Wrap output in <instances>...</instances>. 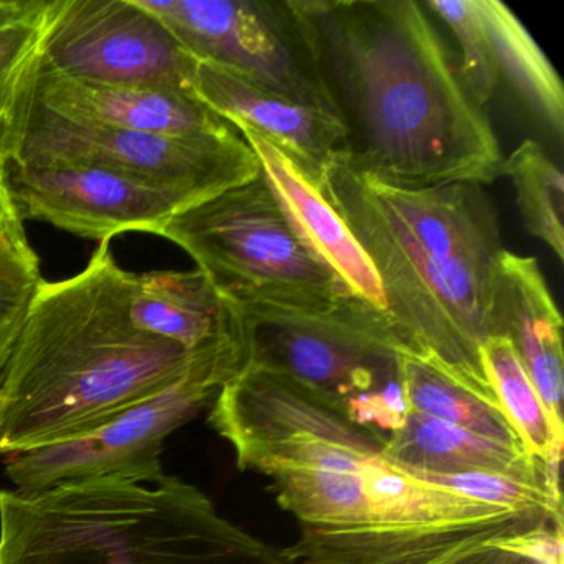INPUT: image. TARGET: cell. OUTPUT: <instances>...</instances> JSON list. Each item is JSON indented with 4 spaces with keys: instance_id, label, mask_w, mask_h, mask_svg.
Returning <instances> with one entry per match:
<instances>
[{
    "instance_id": "1",
    "label": "cell",
    "mask_w": 564,
    "mask_h": 564,
    "mask_svg": "<svg viewBox=\"0 0 564 564\" xmlns=\"http://www.w3.org/2000/svg\"><path fill=\"white\" fill-rule=\"evenodd\" d=\"M346 130V160L395 187L487 186L503 154L414 0H295Z\"/></svg>"
},
{
    "instance_id": "2",
    "label": "cell",
    "mask_w": 564,
    "mask_h": 564,
    "mask_svg": "<svg viewBox=\"0 0 564 564\" xmlns=\"http://www.w3.org/2000/svg\"><path fill=\"white\" fill-rule=\"evenodd\" d=\"M318 186L371 260L401 351L497 402L480 356L507 250L490 194L478 184L389 186L346 156L329 161Z\"/></svg>"
},
{
    "instance_id": "3",
    "label": "cell",
    "mask_w": 564,
    "mask_h": 564,
    "mask_svg": "<svg viewBox=\"0 0 564 564\" xmlns=\"http://www.w3.org/2000/svg\"><path fill=\"white\" fill-rule=\"evenodd\" d=\"M137 273L110 240L87 267L47 282L0 378V455L68 441L184 375L194 351L134 325Z\"/></svg>"
},
{
    "instance_id": "4",
    "label": "cell",
    "mask_w": 564,
    "mask_h": 564,
    "mask_svg": "<svg viewBox=\"0 0 564 564\" xmlns=\"http://www.w3.org/2000/svg\"><path fill=\"white\" fill-rule=\"evenodd\" d=\"M0 564H295L217 511L196 485L68 481L0 490Z\"/></svg>"
},
{
    "instance_id": "5",
    "label": "cell",
    "mask_w": 564,
    "mask_h": 564,
    "mask_svg": "<svg viewBox=\"0 0 564 564\" xmlns=\"http://www.w3.org/2000/svg\"><path fill=\"white\" fill-rule=\"evenodd\" d=\"M227 308L240 366L293 379L361 427L392 434L404 424L402 351L384 310L355 295L322 312Z\"/></svg>"
},
{
    "instance_id": "6",
    "label": "cell",
    "mask_w": 564,
    "mask_h": 564,
    "mask_svg": "<svg viewBox=\"0 0 564 564\" xmlns=\"http://www.w3.org/2000/svg\"><path fill=\"white\" fill-rule=\"evenodd\" d=\"M161 237L181 247L237 308L322 312L352 295L303 246L262 171L184 209Z\"/></svg>"
},
{
    "instance_id": "7",
    "label": "cell",
    "mask_w": 564,
    "mask_h": 564,
    "mask_svg": "<svg viewBox=\"0 0 564 564\" xmlns=\"http://www.w3.org/2000/svg\"><path fill=\"white\" fill-rule=\"evenodd\" d=\"M18 84L4 105L9 164L98 167L177 191L196 204L260 176L259 160L239 131L193 140L121 130L47 110Z\"/></svg>"
},
{
    "instance_id": "8",
    "label": "cell",
    "mask_w": 564,
    "mask_h": 564,
    "mask_svg": "<svg viewBox=\"0 0 564 564\" xmlns=\"http://www.w3.org/2000/svg\"><path fill=\"white\" fill-rule=\"evenodd\" d=\"M240 365L229 322L223 336L194 349L189 366L173 384L77 437L8 455L6 477L22 491L95 478L154 480L164 474L166 438L213 404Z\"/></svg>"
},
{
    "instance_id": "9",
    "label": "cell",
    "mask_w": 564,
    "mask_h": 564,
    "mask_svg": "<svg viewBox=\"0 0 564 564\" xmlns=\"http://www.w3.org/2000/svg\"><path fill=\"white\" fill-rule=\"evenodd\" d=\"M196 61L336 113L295 0H140ZM338 115V113H336Z\"/></svg>"
},
{
    "instance_id": "10",
    "label": "cell",
    "mask_w": 564,
    "mask_h": 564,
    "mask_svg": "<svg viewBox=\"0 0 564 564\" xmlns=\"http://www.w3.org/2000/svg\"><path fill=\"white\" fill-rule=\"evenodd\" d=\"M37 61L87 84L196 95V58L140 0H51Z\"/></svg>"
},
{
    "instance_id": "11",
    "label": "cell",
    "mask_w": 564,
    "mask_h": 564,
    "mask_svg": "<svg viewBox=\"0 0 564 564\" xmlns=\"http://www.w3.org/2000/svg\"><path fill=\"white\" fill-rule=\"evenodd\" d=\"M9 187L22 220H42L88 240L127 232L163 234L196 206L186 194L80 164H9Z\"/></svg>"
},
{
    "instance_id": "12",
    "label": "cell",
    "mask_w": 564,
    "mask_h": 564,
    "mask_svg": "<svg viewBox=\"0 0 564 564\" xmlns=\"http://www.w3.org/2000/svg\"><path fill=\"white\" fill-rule=\"evenodd\" d=\"M209 424L232 445L242 470L259 471L282 445L302 435L368 454H381L388 441L375 429L356 425L293 379L253 366H240L220 388L210 404Z\"/></svg>"
},
{
    "instance_id": "13",
    "label": "cell",
    "mask_w": 564,
    "mask_h": 564,
    "mask_svg": "<svg viewBox=\"0 0 564 564\" xmlns=\"http://www.w3.org/2000/svg\"><path fill=\"white\" fill-rule=\"evenodd\" d=\"M431 9L457 39L462 84L484 108L500 78L563 140L564 91L560 77L520 19L498 0H429Z\"/></svg>"
},
{
    "instance_id": "14",
    "label": "cell",
    "mask_w": 564,
    "mask_h": 564,
    "mask_svg": "<svg viewBox=\"0 0 564 564\" xmlns=\"http://www.w3.org/2000/svg\"><path fill=\"white\" fill-rule=\"evenodd\" d=\"M19 90L47 110L77 120L170 138H224L237 133L197 95L156 88L108 87L57 74L34 58Z\"/></svg>"
},
{
    "instance_id": "15",
    "label": "cell",
    "mask_w": 564,
    "mask_h": 564,
    "mask_svg": "<svg viewBox=\"0 0 564 564\" xmlns=\"http://www.w3.org/2000/svg\"><path fill=\"white\" fill-rule=\"evenodd\" d=\"M194 88L227 123L265 138L316 184L329 161L348 154L345 127L333 111L299 104L214 62L197 61Z\"/></svg>"
},
{
    "instance_id": "16",
    "label": "cell",
    "mask_w": 564,
    "mask_h": 564,
    "mask_svg": "<svg viewBox=\"0 0 564 564\" xmlns=\"http://www.w3.org/2000/svg\"><path fill=\"white\" fill-rule=\"evenodd\" d=\"M236 130L256 153L262 176L303 246L325 263L352 295L386 312L384 293L371 260L323 196L318 184L256 131L246 127Z\"/></svg>"
},
{
    "instance_id": "17",
    "label": "cell",
    "mask_w": 564,
    "mask_h": 564,
    "mask_svg": "<svg viewBox=\"0 0 564 564\" xmlns=\"http://www.w3.org/2000/svg\"><path fill=\"white\" fill-rule=\"evenodd\" d=\"M491 336L510 339L547 411L564 427L563 319L534 257L501 253Z\"/></svg>"
},
{
    "instance_id": "18",
    "label": "cell",
    "mask_w": 564,
    "mask_h": 564,
    "mask_svg": "<svg viewBox=\"0 0 564 564\" xmlns=\"http://www.w3.org/2000/svg\"><path fill=\"white\" fill-rule=\"evenodd\" d=\"M553 523L536 517L470 521L419 528L318 530L302 536L283 553L295 564H435L458 547L510 531ZM560 524V523H553Z\"/></svg>"
},
{
    "instance_id": "19",
    "label": "cell",
    "mask_w": 564,
    "mask_h": 564,
    "mask_svg": "<svg viewBox=\"0 0 564 564\" xmlns=\"http://www.w3.org/2000/svg\"><path fill=\"white\" fill-rule=\"evenodd\" d=\"M382 457L415 477L497 474L561 491L560 471L521 447L500 444L409 409L401 429L388 435Z\"/></svg>"
},
{
    "instance_id": "20",
    "label": "cell",
    "mask_w": 564,
    "mask_h": 564,
    "mask_svg": "<svg viewBox=\"0 0 564 564\" xmlns=\"http://www.w3.org/2000/svg\"><path fill=\"white\" fill-rule=\"evenodd\" d=\"M359 478L366 497V527L362 528L444 527L503 518H543L485 503L452 488L422 480L389 464L382 455L366 462Z\"/></svg>"
},
{
    "instance_id": "21",
    "label": "cell",
    "mask_w": 564,
    "mask_h": 564,
    "mask_svg": "<svg viewBox=\"0 0 564 564\" xmlns=\"http://www.w3.org/2000/svg\"><path fill=\"white\" fill-rule=\"evenodd\" d=\"M130 313L138 328L187 351L214 341L229 329L226 302L197 269L137 275Z\"/></svg>"
},
{
    "instance_id": "22",
    "label": "cell",
    "mask_w": 564,
    "mask_h": 564,
    "mask_svg": "<svg viewBox=\"0 0 564 564\" xmlns=\"http://www.w3.org/2000/svg\"><path fill=\"white\" fill-rule=\"evenodd\" d=\"M480 356L495 399L523 447L551 470L560 471L564 427L547 411L510 339L490 336Z\"/></svg>"
},
{
    "instance_id": "23",
    "label": "cell",
    "mask_w": 564,
    "mask_h": 564,
    "mask_svg": "<svg viewBox=\"0 0 564 564\" xmlns=\"http://www.w3.org/2000/svg\"><path fill=\"white\" fill-rule=\"evenodd\" d=\"M399 375L411 411L500 444L524 448L497 402L465 388L435 366L401 352Z\"/></svg>"
},
{
    "instance_id": "24",
    "label": "cell",
    "mask_w": 564,
    "mask_h": 564,
    "mask_svg": "<svg viewBox=\"0 0 564 564\" xmlns=\"http://www.w3.org/2000/svg\"><path fill=\"white\" fill-rule=\"evenodd\" d=\"M283 510L302 528L358 530L366 527V497L359 471L273 468L269 474Z\"/></svg>"
},
{
    "instance_id": "25",
    "label": "cell",
    "mask_w": 564,
    "mask_h": 564,
    "mask_svg": "<svg viewBox=\"0 0 564 564\" xmlns=\"http://www.w3.org/2000/svg\"><path fill=\"white\" fill-rule=\"evenodd\" d=\"M501 176L513 184L524 229L546 243L563 262L564 177L561 167L540 144L528 140L503 160Z\"/></svg>"
},
{
    "instance_id": "26",
    "label": "cell",
    "mask_w": 564,
    "mask_h": 564,
    "mask_svg": "<svg viewBox=\"0 0 564 564\" xmlns=\"http://www.w3.org/2000/svg\"><path fill=\"white\" fill-rule=\"evenodd\" d=\"M45 279L24 227L0 236V378Z\"/></svg>"
},
{
    "instance_id": "27",
    "label": "cell",
    "mask_w": 564,
    "mask_h": 564,
    "mask_svg": "<svg viewBox=\"0 0 564 564\" xmlns=\"http://www.w3.org/2000/svg\"><path fill=\"white\" fill-rule=\"evenodd\" d=\"M435 564H564L563 524L544 523L475 541Z\"/></svg>"
},
{
    "instance_id": "28",
    "label": "cell",
    "mask_w": 564,
    "mask_h": 564,
    "mask_svg": "<svg viewBox=\"0 0 564 564\" xmlns=\"http://www.w3.org/2000/svg\"><path fill=\"white\" fill-rule=\"evenodd\" d=\"M419 478L485 503L540 514L554 523H563L561 491L550 490L543 485L497 474L424 475Z\"/></svg>"
},
{
    "instance_id": "29",
    "label": "cell",
    "mask_w": 564,
    "mask_h": 564,
    "mask_svg": "<svg viewBox=\"0 0 564 564\" xmlns=\"http://www.w3.org/2000/svg\"><path fill=\"white\" fill-rule=\"evenodd\" d=\"M48 8L51 0H25L21 11L0 22V101L37 57Z\"/></svg>"
},
{
    "instance_id": "30",
    "label": "cell",
    "mask_w": 564,
    "mask_h": 564,
    "mask_svg": "<svg viewBox=\"0 0 564 564\" xmlns=\"http://www.w3.org/2000/svg\"><path fill=\"white\" fill-rule=\"evenodd\" d=\"M8 100V98H6ZM4 101H0V236L24 227L9 187V163L4 148Z\"/></svg>"
},
{
    "instance_id": "31",
    "label": "cell",
    "mask_w": 564,
    "mask_h": 564,
    "mask_svg": "<svg viewBox=\"0 0 564 564\" xmlns=\"http://www.w3.org/2000/svg\"><path fill=\"white\" fill-rule=\"evenodd\" d=\"M25 0H0V22L21 11Z\"/></svg>"
}]
</instances>
